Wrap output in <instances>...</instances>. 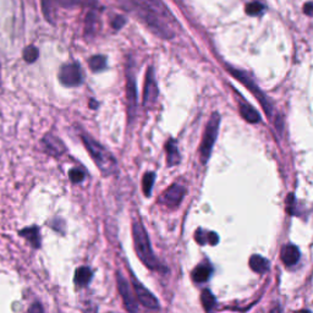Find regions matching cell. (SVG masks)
Wrapping results in <instances>:
<instances>
[{"mask_svg":"<svg viewBox=\"0 0 313 313\" xmlns=\"http://www.w3.org/2000/svg\"><path fill=\"white\" fill-rule=\"evenodd\" d=\"M127 4L157 36L166 39L174 37L176 21L162 0H127Z\"/></svg>","mask_w":313,"mask_h":313,"instance_id":"1","label":"cell"},{"mask_svg":"<svg viewBox=\"0 0 313 313\" xmlns=\"http://www.w3.org/2000/svg\"><path fill=\"white\" fill-rule=\"evenodd\" d=\"M82 141H83L84 147L87 148L88 153L91 154L94 163L98 166L103 175L108 176L117 172V159H115L113 154L107 148L103 147L99 142H97L96 139H93L90 135H86V133L82 135Z\"/></svg>","mask_w":313,"mask_h":313,"instance_id":"2","label":"cell"},{"mask_svg":"<svg viewBox=\"0 0 313 313\" xmlns=\"http://www.w3.org/2000/svg\"><path fill=\"white\" fill-rule=\"evenodd\" d=\"M132 236L135 250L137 252V256L146 267L150 269H159L160 264L158 262L156 254H154L150 242L148 234L146 232L145 226L139 221H133L132 224Z\"/></svg>","mask_w":313,"mask_h":313,"instance_id":"3","label":"cell"},{"mask_svg":"<svg viewBox=\"0 0 313 313\" xmlns=\"http://www.w3.org/2000/svg\"><path fill=\"white\" fill-rule=\"evenodd\" d=\"M219 125H220V115L218 113H214L209 119L208 124H207L205 135H203L202 144H201V160L203 164L208 162L209 157H211L212 150H213V146L215 144V139H217L218 131H219Z\"/></svg>","mask_w":313,"mask_h":313,"instance_id":"4","label":"cell"},{"mask_svg":"<svg viewBox=\"0 0 313 313\" xmlns=\"http://www.w3.org/2000/svg\"><path fill=\"white\" fill-rule=\"evenodd\" d=\"M91 7L96 8V0H42V10L47 21L54 23V15H55L56 9H72L76 7Z\"/></svg>","mask_w":313,"mask_h":313,"instance_id":"5","label":"cell"},{"mask_svg":"<svg viewBox=\"0 0 313 313\" xmlns=\"http://www.w3.org/2000/svg\"><path fill=\"white\" fill-rule=\"evenodd\" d=\"M60 83L64 84L66 87H77L80 86L83 81L82 78V70L78 63H72V64H65L60 69L59 75Z\"/></svg>","mask_w":313,"mask_h":313,"instance_id":"6","label":"cell"},{"mask_svg":"<svg viewBox=\"0 0 313 313\" xmlns=\"http://www.w3.org/2000/svg\"><path fill=\"white\" fill-rule=\"evenodd\" d=\"M229 72H232V74L235 76V77L238 78L240 82H242V83H244L245 86L247 87V90H250L251 92L254 94V97H256V98L261 102V104H262V107L264 109V111H266V114L268 115V117H270V115H272V105H270V103L266 99V96H264V94L261 92L260 88H258L256 84H254V82L252 81L251 78L245 74V72L239 71V70H234L232 68H229Z\"/></svg>","mask_w":313,"mask_h":313,"instance_id":"7","label":"cell"},{"mask_svg":"<svg viewBox=\"0 0 313 313\" xmlns=\"http://www.w3.org/2000/svg\"><path fill=\"white\" fill-rule=\"evenodd\" d=\"M131 280H132V287L135 289L136 296H137L139 302L142 303V306H145L146 308L148 309L159 308V302H158L157 297L154 296L148 289H146L144 285L135 278V275L133 274H131Z\"/></svg>","mask_w":313,"mask_h":313,"instance_id":"8","label":"cell"},{"mask_svg":"<svg viewBox=\"0 0 313 313\" xmlns=\"http://www.w3.org/2000/svg\"><path fill=\"white\" fill-rule=\"evenodd\" d=\"M117 280H118V289H119V293L121 295V297H123L125 308L129 312L138 311L137 302H136V299L133 297L130 284L127 282L126 279L124 278L121 273H118L117 274Z\"/></svg>","mask_w":313,"mask_h":313,"instance_id":"9","label":"cell"},{"mask_svg":"<svg viewBox=\"0 0 313 313\" xmlns=\"http://www.w3.org/2000/svg\"><path fill=\"white\" fill-rule=\"evenodd\" d=\"M126 98H127V113L130 119H133L137 109V90H136L135 76H133L131 68L127 70L126 80Z\"/></svg>","mask_w":313,"mask_h":313,"instance_id":"10","label":"cell"},{"mask_svg":"<svg viewBox=\"0 0 313 313\" xmlns=\"http://www.w3.org/2000/svg\"><path fill=\"white\" fill-rule=\"evenodd\" d=\"M158 97V86L156 78H154L153 69L150 68L146 75L145 92H144V105L146 108L153 107Z\"/></svg>","mask_w":313,"mask_h":313,"instance_id":"11","label":"cell"},{"mask_svg":"<svg viewBox=\"0 0 313 313\" xmlns=\"http://www.w3.org/2000/svg\"><path fill=\"white\" fill-rule=\"evenodd\" d=\"M185 196V187L182 185L174 184L163 194V202L169 207H178Z\"/></svg>","mask_w":313,"mask_h":313,"instance_id":"12","label":"cell"},{"mask_svg":"<svg viewBox=\"0 0 313 313\" xmlns=\"http://www.w3.org/2000/svg\"><path fill=\"white\" fill-rule=\"evenodd\" d=\"M42 144H43L44 146V150L47 151V153L50 154V156L59 157L66 152V147H65V145L63 144L62 139L55 137V136L50 135V133L45 136V137L43 138V141H42Z\"/></svg>","mask_w":313,"mask_h":313,"instance_id":"13","label":"cell"},{"mask_svg":"<svg viewBox=\"0 0 313 313\" xmlns=\"http://www.w3.org/2000/svg\"><path fill=\"white\" fill-rule=\"evenodd\" d=\"M281 260L288 267L295 266L300 260V251L295 245H288L282 248Z\"/></svg>","mask_w":313,"mask_h":313,"instance_id":"14","label":"cell"},{"mask_svg":"<svg viewBox=\"0 0 313 313\" xmlns=\"http://www.w3.org/2000/svg\"><path fill=\"white\" fill-rule=\"evenodd\" d=\"M92 276H93V273H92V270H91V268H88V267H80V268L76 269L74 281L77 287L83 288L90 284L91 280H92Z\"/></svg>","mask_w":313,"mask_h":313,"instance_id":"15","label":"cell"},{"mask_svg":"<svg viewBox=\"0 0 313 313\" xmlns=\"http://www.w3.org/2000/svg\"><path fill=\"white\" fill-rule=\"evenodd\" d=\"M20 236L25 238L27 241H30L35 248L41 247V236H39V229L37 226L25 227V229L20 230Z\"/></svg>","mask_w":313,"mask_h":313,"instance_id":"16","label":"cell"},{"mask_svg":"<svg viewBox=\"0 0 313 313\" xmlns=\"http://www.w3.org/2000/svg\"><path fill=\"white\" fill-rule=\"evenodd\" d=\"M166 150V160H168V165L173 166L180 163V153L178 151V145H176L175 139L170 138L165 145Z\"/></svg>","mask_w":313,"mask_h":313,"instance_id":"17","label":"cell"},{"mask_svg":"<svg viewBox=\"0 0 313 313\" xmlns=\"http://www.w3.org/2000/svg\"><path fill=\"white\" fill-rule=\"evenodd\" d=\"M240 114L242 115V118H244L246 121H248V123L251 124H256L261 120L260 114L257 113L256 109H253L251 105H248L247 103L245 102H242L241 104H240Z\"/></svg>","mask_w":313,"mask_h":313,"instance_id":"18","label":"cell"},{"mask_svg":"<svg viewBox=\"0 0 313 313\" xmlns=\"http://www.w3.org/2000/svg\"><path fill=\"white\" fill-rule=\"evenodd\" d=\"M250 267L253 272L262 274V273H266L268 270L269 262L264 257L260 256V254H253L250 258Z\"/></svg>","mask_w":313,"mask_h":313,"instance_id":"19","label":"cell"},{"mask_svg":"<svg viewBox=\"0 0 313 313\" xmlns=\"http://www.w3.org/2000/svg\"><path fill=\"white\" fill-rule=\"evenodd\" d=\"M88 65L93 72L103 71L107 68V58L104 55H94L88 60Z\"/></svg>","mask_w":313,"mask_h":313,"instance_id":"20","label":"cell"},{"mask_svg":"<svg viewBox=\"0 0 313 313\" xmlns=\"http://www.w3.org/2000/svg\"><path fill=\"white\" fill-rule=\"evenodd\" d=\"M94 9V8H93ZM90 10V13L86 16V26H84V33L87 36H93V33L96 32V25L98 23V17H97L96 11Z\"/></svg>","mask_w":313,"mask_h":313,"instance_id":"21","label":"cell"},{"mask_svg":"<svg viewBox=\"0 0 313 313\" xmlns=\"http://www.w3.org/2000/svg\"><path fill=\"white\" fill-rule=\"evenodd\" d=\"M209 275H211V268L208 266H198L192 273V278L196 282L207 281Z\"/></svg>","mask_w":313,"mask_h":313,"instance_id":"22","label":"cell"},{"mask_svg":"<svg viewBox=\"0 0 313 313\" xmlns=\"http://www.w3.org/2000/svg\"><path fill=\"white\" fill-rule=\"evenodd\" d=\"M154 179H156V174L154 173H146L142 180V186H144V192L146 196H151L152 188H153Z\"/></svg>","mask_w":313,"mask_h":313,"instance_id":"23","label":"cell"},{"mask_svg":"<svg viewBox=\"0 0 313 313\" xmlns=\"http://www.w3.org/2000/svg\"><path fill=\"white\" fill-rule=\"evenodd\" d=\"M201 300H202V305L205 307L206 311H211L215 305V297L213 296V294H212L209 290H207V289L206 290H203Z\"/></svg>","mask_w":313,"mask_h":313,"instance_id":"24","label":"cell"},{"mask_svg":"<svg viewBox=\"0 0 313 313\" xmlns=\"http://www.w3.org/2000/svg\"><path fill=\"white\" fill-rule=\"evenodd\" d=\"M38 56H39V51L35 45H30V47L25 48V50H23V59H25L26 63L29 64L35 63L36 60L38 59Z\"/></svg>","mask_w":313,"mask_h":313,"instance_id":"25","label":"cell"},{"mask_svg":"<svg viewBox=\"0 0 313 313\" xmlns=\"http://www.w3.org/2000/svg\"><path fill=\"white\" fill-rule=\"evenodd\" d=\"M245 11L246 14L250 15V16H257V15H261L264 11V5L258 2L250 3V4L246 5Z\"/></svg>","mask_w":313,"mask_h":313,"instance_id":"26","label":"cell"},{"mask_svg":"<svg viewBox=\"0 0 313 313\" xmlns=\"http://www.w3.org/2000/svg\"><path fill=\"white\" fill-rule=\"evenodd\" d=\"M69 178H70V180L74 182V184H80V182L84 180L86 174H84L83 170H81L78 168H74L69 172Z\"/></svg>","mask_w":313,"mask_h":313,"instance_id":"27","label":"cell"},{"mask_svg":"<svg viewBox=\"0 0 313 313\" xmlns=\"http://www.w3.org/2000/svg\"><path fill=\"white\" fill-rule=\"evenodd\" d=\"M125 23H126V19L124 16H120V15L115 16L113 21H111V26H113L114 30H120Z\"/></svg>","mask_w":313,"mask_h":313,"instance_id":"28","label":"cell"},{"mask_svg":"<svg viewBox=\"0 0 313 313\" xmlns=\"http://www.w3.org/2000/svg\"><path fill=\"white\" fill-rule=\"evenodd\" d=\"M194 238H196V241L198 242L200 245H205L206 242H207V234L203 232L202 229L197 230L196 236H194Z\"/></svg>","mask_w":313,"mask_h":313,"instance_id":"29","label":"cell"},{"mask_svg":"<svg viewBox=\"0 0 313 313\" xmlns=\"http://www.w3.org/2000/svg\"><path fill=\"white\" fill-rule=\"evenodd\" d=\"M207 242H209L212 246H215L219 242V236L217 235V233H207Z\"/></svg>","mask_w":313,"mask_h":313,"instance_id":"30","label":"cell"},{"mask_svg":"<svg viewBox=\"0 0 313 313\" xmlns=\"http://www.w3.org/2000/svg\"><path fill=\"white\" fill-rule=\"evenodd\" d=\"M303 11L308 16H313V3H306L305 7H303Z\"/></svg>","mask_w":313,"mask_h":313,"instance_id":"31","label":"cell"},{"mask_svg":"<svg viewBox=\"0 0 313 313\" xmlns=\"http://www.w3.org/2000/svg\"><path fill=\"white\" fill-rule=\"evenodd\" d=\"M30 311H31V312H43L44 309H43V307L41 306V303H35V305H33L31 308H30Z\"/></svg>","mask_w":313,"mask_h":313,"instance_id":"32","label":"cell"},{"mask_svg":"<svg viewBox=\"0 0 313 313\" xmlns=\"http://www.w3.org/2000/svg\"><path fill=\"white\" fill-rule=\"evenodd\" d=\"M90 107L92 109H96L97 107H98V103H97L94 99H91L90 100Z\"/></svg>","mask_w":313,"mask_h":313,"instance_id":"33","label":"cell"}]
</instances>
